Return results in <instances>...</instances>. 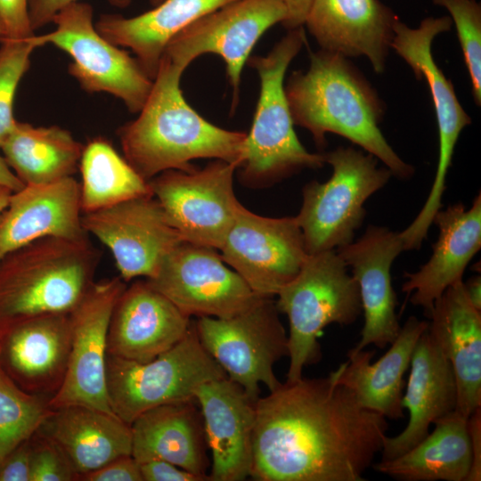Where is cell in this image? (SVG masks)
<instances>
[{"instance_id": "e0dca14e", "label": "cell", "mask_w": 481, "mask_h": 481, "mask_svg": "<svg viewBox=\"0 0 481 481\" xmlns=\"http://www.w3.org/2000/svg\"><path fill=\"white\" fill-rule=\"evenodd\" d=\"M450 16L428 17L412 29L398 20L394 26L391 48L412 68L419 78H425L430 90L438 126L439 152L435 179L428 198L418 214L423 223H431L441 209L445 177L461 131L471 124L461 105L452 82L434 61L431 45L435 37L451 29Z\"/></svg>"}, {"instance_id": "277c9868", "label": "cell", "mask_w": 481, "mask_h": 481, "mask_svg": "<svg viewBox=\"0 0 481 481\" xmlns=\"http://www.w3.org/2000/svg\"><path fill=\"white\" fill-rule=\"evenodd\" d=\"M100 252L89 239L45 237L0 260V336L46 314H69L94 283Z\"/></svg>"}, {"instance_id": "bcb514c9", "label": "cell", "mask_w": 481, "mask_h": 481, "mask_svg": "<svg viewBox=\"0 0 481 481\" xmlns=\"http://www.w3.org/2000/svg\"><path fill=\"white\" fill-rule=\"evenodd\" d=\"M465 294L470 304L481 312V277L474 276L463 282Z\"/></svg>"}, {"instance_id": "ffe728a7", "label": "cell", "mask_w": 481, "mask_h": 481, "mask_svg": "<svg viewBox=\"0 0 481 481\" xmlns=\"http://www.w3.org/2000/svg\"><path fill=\"white\" fill-rule=\"evenodd\" d=\"M194 397L211 452L209 480L246 479L252 464L257 401L227 377L204 382Z\"/></svg>"}, {"instance_id": "cb8c5ba5", "label": "cell", "mask_w": 481, "mask_h": 481, "mask_svg": "<svg viewBox=\"0 0 481 481\" xmlns=\"http://www.w3.org/2000/svg\"><path fill=\"white\" fill-rule=\"evenodd\" d=\"M433 224L439 229L437 241L427 263L406 273L402 291L428 318L436 300L451 285L462 280L464 271L481 247V195L470 208L461 203L438 210Z\"/></svg>"}, {"instance_id": "30bf717a", "label": "cell", "mask_w": 481, "mask_h": 481, "mask_svg": "<svg viewBox=\"0 0 481 481\" xmlns=\"http://www.w3.org/2000/svg\"><path fill=\"white\" fill-rule=\"evenodd\" d=\"M55 29L30 39L37 46L51 44L72 59L69 73L88 93L105 92L119 98L128 110L137 113L152 86V79L135 58L118 48L96 29L93 8L75 2L53 18Z\"/></svg>"}, {"instance_id": "60d3db41", "label": "cell", "mask_w": 481, "mask_h": 481, "mask_svg": "<svg viewBox=\"0 0 481 481\" xmlns=\"http://www.w3.org/2000/svg\"><path fill=\"white\" fill-rule=\"evenodd\" d=\"M140 464L143 481H204L205 478L173 463L151 460Z\"/></svg>"}, {"instance_id": "9a60e30c", "label": "cell", "mask_w": 481, "mask_h": 481, "mask_svg": "<svg viewBox=\"0 0 481 481\" xmlns=\"http://www.w3.org/2000/svg\"><path fill=\"white\" fill-rule=\"evenodd\" d=\"M126 287L122 278L94 282L69 314L71 343L63 382L49 407L84 405L114 413L107 393V336L114 306Z\"/></svg>"}, {"instance_id": "836d02e7", "label": "cell", "mask_w": 481, "mask_h": 481, "mask_svg": "<svg viewBox=\"0 0 481 481\" xmlns=\"http://www.w3.org/2000/svg\"><path fill=\"white\" fill-rule=\"evenodd\" d=\"M49 399L20 388L0 366V465L50 414Z\"/></svg>"}, {"instance_id": "7c38bea8", "label": "cell", "mask_w": 481, "mask_h": 481, "mask_svg": "<svg viewBox=\"0 0 481 481\" xmlns=\"http://www.w3.org/2000/svg\"><path fill=\"white\" fill-rule=\"evenodd\" d=\"M286 17L281 0H236L184 28L169 41L163 54L184 69L202 54L219 55L232 88L233 111L241 72L251 50L268 29L282 23Z\"/></svg>"}, {"instance_id": "44dd1931", "label": "cell", "mask_w": 481, "mask_h": 481, "mask_svg": "<svg viewBox=\"0 0 481 481\" xmlns=\"http://www.w3.org/2000/svg\"><path fill=\"white\" fill-rule=\"evenodd\" d=\"M70 343L69 314L33 317L0 336V366L20 388L50 400L63 382Z\"/></svg>"}, {"instance_id": "d590c367", "label": "cell", "mask_w": 481, "mask_h": 481, "mask_svg": "<svg viewBox=\"0 0 481 481\" xmlns=\"http://www.w3.org/2000/svg\"><path fill=\"white\" fill-rule=\"evenodd\" d=\"M447 9L454 22L469 74L472 94L481 103V5L476 0H433Z\"/></svg>"}, {"instance_id": "c3c4849f", "label": "cell", "mask_w": 481, "mask_h": 481, "mask_svg": "<svg viewBox=\"0 0 481 481\" xmlns=\"http://www.w3.org/2000/svg\"><path fill=\"white\" fill-rule=\"evenodd\" d=\"M6 35L5 27L4 25L3 20L0 18V37H4Z\"/></svg>"}, {"instance_id": "484cf974", "label": "cell", "mask_w": 481, "mask_h": 481, "mask_svg": "<svg viewBox=\"0 0 481 481\" xmlns=\"http://www.w3.org/2000/svg\"><path fill=\"white\" fill-rule=\"evenodd\" d=\"M428 330L451 363L457 387L455 410L469 418L481 407V312L460 281L436 300Z\"/></svg>"}, {"instance_id": "d6986e66", "label": "cell", "mask_w": 481, "mask_h": 481, "mask_svg": "<svg viewBox=\"0 0 481 481\" xmlns=\"http://www.w3.org/2000/svg\"><path fill=\"white\" fill-rule=\"evenodd\" d=\"M192 321L147 280L126 286L110 320L107 355L147 363L169 350Z\"/></svg>"}, {"instance_id": "5bb4252c", "label": "cell", "mask_w": 481, "mask_h": 481, "mask_svg": "<svg viewBox=\"0 0 481 481\" xmlns=\"http://www.w3.org/2000/svg\"><path fill=\"white\" fill-rule=\"evenodd\" d=\"M219 250L224 262L262 298L276 296L308 257L296 216H262L242 205Z\"/></svg>"}, {"instance_id": "7bdbcfd3", "label": "cell", "mask_w": 481, "mask_h": 481, "mask_svg": "<svg viewBox=\"0 0 481 481\" xmlns=\"http://www.w3.org/2000/svg\"><path fill=\"white\" fill-rule=\"evenodd\" d=\"M468 432L471 448V466L466 481L481 480V407L468 418Z\"/></svg>"}, {"instance_id": "4fadbf2b", "label": "cell", "mask_w": 481, "mask_h": 481, "mask_svg": "<svg viewBox=\"0 0 481 481\" xmlns=\"http://www.w3.org/2000/svg\"><path fill=\"white\" fill-rule=\"evenodd\" d=\"M224 264L217 249L183 240L146 280L189 317L228 318L262 297Z\"/></svg>"}, {"instance_id": "b9f144b4", "label": "cell", "mask_w": 481, "mask_h": 481, "mask_svg": "<svg viewBox=\"0 0 481 481\" xmlns=\"http://www.w3.org/2000/svg\"><path fill=\"white\" fill-rule=\"evenodd\" d=\"M0 481H30L29 440L19 445L1 463Z\"/></svg>"}, {"instance_id": "8992f818", "label": "cell", "mask_w": 481, "mask_h": 481, "mask_svg": "<svg viewBox=\"0 0 481 481\" xmlns=\"http://www.w3.org/2000/svg\"><path fill=\"white\" fill-rule=\"evenodd\" d=\"M289 320V364L286 381L301 379L305 367L322 357L318 342L331 324L354 323L362 314L359 287L336 250L308 255L299 273L276 295Z\"/></svg>"}, {"instance_id": "e575fe53", "label": "cell", "mask_w": 481, "mask_h": 481, "mask_svg": "<svg viewBox=\"0 0 481 481\" xmlns=\"http://www.w3.org/2000/svg\"><path fill=\"white\" fill-rule=\"evenodd\" d=\"M30 38L0 37V147L17 121L13 117L15 93L37 48Z\"/></svg>"}, {"instance_id": "74e56055", "label": "cell", "mask_w": 481, "mask_h": 481, "mask_svg": "<svg viewBox=\"0 0 481 481\" xmlns=\"http://www.w3.org/2000/svg\"><path fill=\"white\" fill-rule=\"evenodd\" d=\"M0 18L6 38L28 39L35 35L29 19L28 0H0Z\"/></svg>"}, {"instance_id": "8d00e7d4", "label": "cell", "mask_w": 481, "mask_h": 481, "mask_svg": "<svg viewBox=\"0 0 481 481\" xmlns=\"http://www.w3.org/2000/svg\"><path fill=\"white\" fill-rule=\"evenodd\" d=\"M29 444L30 481L79 480L68 458L47 436L37 431Z\"/></svg>"}, {"instance_id": "4dcf8cb0", "label": "cell", "mask_w": 481, "mask_h": 481, "mask_svg": "<svg viewBox=\"0 0 481 481\" xmlns=\"http://www.w3.org/2000/svg\"><path fill=\"white\" fill-rule=\"evenodd\" d=\"M433 425L420 443L395 458L381 460L375 470L400 481H466L472 461L468 418L453 410Z\"/></svg>"}, {"instance_id": "f546056e", "label": "cell", "mask_w": 481, "mask_h": 481, "mask_svg": "<svg viewBox=\"0 0 481 481\" xmlns=\"http://www.w3.org/2000/svg\"><path fill=\"white\" fill-rule=\"evenodd\" d=\"M236 0H162L135 17L101 15L95 28L117 46L130 48L144 72L153 79L169 41L202 16Z\"/></svg>"}, {"instance_id": "ee69618b", "label": "cell", "mask_w": 481, "mask_h": 481, "mask_svg": "<svg viewBox=\"0 0 481 481\" xmlns=\"http://www.w3.org/2000/svg\"><path fill=\"white\" fill-rule=\"evenodd\" d=\"M287 9V17L281 23L287 29L305 25L313 0H281Z\"/></svg>"}, {"instance_id": "83f0119b", "label": "cell", "mask_w": 481, "mask_h": 481, "mask_svg": "<svg viewBox=\"0 0 481 481\" xmlns=\"http://www.w3.org/2000/svg\"><path fill=\"white\" fill-rule=\"evenodd\" d=\"M130 425L131 455L138 463L161 460L209 480L203 420L195 400L152 408Z\"/></svg>"}, {"instance_id": "f6af8a7d", "label": "cell", "mask_w": 481, "mask_h": 481, "mask_svg": "<svg viewBox=\"0 0 481 481\" xmlns=\"http://www.w3.org/2000/svg\"><path fill=\"white\" fill-rule=\"evenodd\" d=\"M0 185L7 187L12 192L20 191L25 186L15 173L10 169L2 156H0Z\"/></svg>"}, {"instance_id": "8fae6325", "label": "cell", "mask_w": 481, "mask_h": 481, "mask_svg": "<svg viewBox=\"0 0 481 481\" xmlns=\"http://www.w3.org/2000/svg\"><path fill=\"white\" fill-rule=\"evenodd\" d=\"M237 168L215 159L201 169H170L149 181L154 198L183 240L222 248L241 207L233 190Z\"/></svg>"}, {"instance_id": "1f68e13d", "label": "cell", "mask_w": 481, "mask_h": 481, "mask_svg": "<svg viewBox=\"0 0 481 481\" xmlns=\"http://www.w3.org/2000/svg\"><path fill=\"white\" fill-rule=\"evenodd\" d=\"M84 145L57 126L16 121L2 143L4 159L25 185L51 183L72 176Z\"/></svg>"}, {"instance_id": "7dc6e473", "label": "cell", "mask_w": 481, "mask_h": 481, "mask_svg": "<svg viewBox=\"0 0 481 481\" xmlns=\"http://www.w3.org/2000/svg\"><path fill=\"white\" fill-rule=\"evenodd\" d=\"M13 192L9 188L0 185V215L7 207L9 199Z\"/></svg>"}, {"instance_id": "f35d334b", "label": "cell", "mask_w": 481, "mask_h": 481, "mask_svg": "<svg viewBox=\"0 0 481 481\" xmlns=\"http://www.w3.org/2000/svg\"><path fill=\"white\" fill-rule=\"evenodd\" d=\"M84 481H143L140 464L132 455L114 459L94 471L83 475Z\"/></svg>"}, {"instance_id": "2e32d148", "label": "cell", "mask_w": 481, "mask_h": 481, "mask_svg": "<svg viewBox=\"0 0 481 481\" xmlns=\"http://www.w3.org/2000/svg\"><path fill=\"white\" fill-rule=\"evenodd\" d=\"M82 225L112 253L120 277L153 278L183 239L154 196L129 200L82 214Z\"/></svg>"}, {"instance_id": "5b68a950", "label": "cell", "mask_w": 481, "mask_h": 481, "mask_svg": "<svg viewBox=\"0 0 481 481\" xmlns=\"http://www.w3.org/2000/svg\"><path fill=\"white\" fill-rule=\"evenodd\" d=\"M306 43L303 27L289 32L265 56L249 58L260 79L259 97L239 179L252 188L268 187L303 169L325 164L323 153L308 151L298 140L284 90V77L292 60Z\"/></svg>"}, {"instance_id": "6da1fadb", "label": "cell", "mask_w": 481, "mask_h": 481, "mask_svg": "<svg viewBox=\"0 0 481 481\" xmlns=\"http://www.w3.org/2000/svg\"><path fill=\"white\" fill-rule=\"evenodd\" d=\"M388 424L326 378L281 383L256 403L250 477L257 481H363Z\"/></svg>"}, {"instance_id": "9c48e42d", "label": "cell", "mask_w": 481, "mask_h": 481, "mask_svg": "<svg viewBox=\"0 0 481 481\" xmlns=\"http://www.w3.org/2000/svg\"><path fill=\"white\" fill-rule=\"evenodd\" d=\"M272 298H262L249 309L228 318L198 317L195 330L203 348L228 379L255 401L259 385L269 392L281 382L273 365L289 355L288 335Z\"/></svg>"}, {"instance_id": "3957f363", "label": "cell", "mask_w": 481, "mask_h": 481, "mask_svg": "<svg viewBox=\"0 0 481 481\" xmlns=\"http://www.w3.org/2000/svg\"><path fill=\"white\" fill-rule=\"evenodd\" d=\"M306 71H294L284 86L294 125L310 132L319 147L328 133L341 135L380 160L393 176L407 179L414 167L383 135L384 104L346 57L325 50L309 53Z\"/></svg>"}, {"instance_id": "ac0fdd59", "label": "cell", "mask_w": 481, "mask_h": 481, "mask_svg": "<svg viewBox=\"0 0 481 481\" xmlns=\"http://www.w3.org/2000/svg\"><path fill=\"white\" fill-rule=\"evenodd\" d=\"M336 251L358 284L364 318L361 338L350 350L360 351L370 345L386 347L401 330L391 277L395 259L404 251L400 232L369 225L358 240Z\"/></svg>"}, {"instance_id": "f1b7e54d", "label": "cell", "mask_w": 481, "mask_h": 481, "mask_svg": "<svg viewBox=\"0 0 481 481\" xmlns=\"http://www.w3.org/2000/svg\"><path fill=\"white\" fill-rule=\"evenodd\" d=\"M65 454L80 477L131 455V425L115 413L84 405L52 409L37 430Z\"/></svg>"}, {"instance_id": "7a4b0ae2", "label": "cell", "mask_w": 481, "mask_h": 481, "mask_svg": "<svg viewBox=\"0 0 481 481\" xmlns=\"http://www.w3.org/2000/svg\"><path fill=\"white\" fill-rule=\"evenodd\" d=\"M184 70L163 54L139 116L118 131L124 158L147 182L170 169L191 171L196 159L238 167L243 161L247 133L225 130L197 113L180 88Z\"/></svg>"}, {"instance_id": "7402d4cb", "label": "cell", "mask_w": 481, "mask_h": 481, "mask_svg": "<svg viewBox=\"0 0 481 481\" xmlns=\"http://www.w3.org/2000/svg\"><path fill=\"white\" fill-rule=\"evenodd\" d=\"M398 20L379 0H313L305 25L321 49L365 56L376 73H383Z\"/></svg>"}, {"instance_id": "ab89813d", "label": "cell", "mask_w": 481, "mask_h": 481, "mask_svg": "<svg viewBox=\"0 0 481 481\" xmlns=\"http://www.w3.org/2000/svg\"><path fill=\"white\" fill-rule=\"evenodd\" d=\"M78 0H28V13L32 29L35 31L53 22L62 9ZM111 5L125 8L132 0H107Z\"/></svg>"}, {"instance_id": "d6a6232c", "label": "cell", "mask_w": 481, "mask_h": 481, "mask_svg": "<svg viewBox=\"0 0 481 481\" xmlns=\"http://www.w3.org/2000/svg\"><path fill=\"white\" fill-rule=\"evenodd\" d=\"M79 169L82 214L153 196L149 182L104 138H94L84 146Z\"/></svg>"}, {"instance_id": "d4e9b609", "label": "cell", "mask_w": 481, "mask_h": 481, "mask_svg": "<svg viewBox=\"0 0 481 481\" xmlns=\"http://www.w3.org/2000/svg\"><path fill=\"white\" fill-rule=\"evenodd\" d=\"M456 404L457 387L451 363L427 329L415 346L402 398L409 421L401 433L385 437L381 460L395 458L412 448L429 433L431 425L455 410Z\"/></svg>"}, {"instance_id": "681fc988", "label": "cell", "mask_w": 481, "mask_h": 481, "mask_svg": "<svg viewBox=\"0 0 481 481\" xmlns=\"http://www.w3.org/2000/svg\"><path fill=\"white\" fill-rule=\"evenodd\" d=\"M153 4H159L162 0H151Z\"/></svg>"}, {"instance_id": "603a6c76", "label": "cell", "mask_w": 481, "mask_h": 481, "mask_svg": "<svg viewBox=\"0 0 481 481\" xmlns=\"http://www.w3.org/2000/svg\"><path fill=\"white\" fill-rule=\"evenodd\" d=\"M80 184L73 177L13 192L0 215V260L36 240L89 239L82 225Z\"/></svg>"}, {"instance_id": "ba28073f", "label": "cell", "mask_w": 481, "mask_h": 481, "mask_svg": "<svg viewBox=\"0 0 481 481\" xmlns=\"http://www.w3.org/2000/svg\"><path fill=\"white\" fill-rule=\"evenodd\" d=\"M106 377L112 412L131 424L152 408L195 400L201 384L227 376L203 348L192 322L177 344L150 362L107 355Z\"/></svg>"}, {"instance_id": "4316f807", "label": "cell", "mask_w": 481, "mask_h": 481, "mask_svg": "<svg viewBox=\"0 0 481 481\" xmlns=\"http://www.w3.org/2000/svg\"><path fill=\"white\" fill-rule=\"evenodd\" d=\"M428 322L410 316L388 351L371 363L374 351L349 350L348 361L331 371L330 378L348 388L360 404L386 419L404 418V376L410 368L415 346Z\"/></svg>"}, {"instance_id": "52a82bcc", "label": "cell", "mask_w": 481, "mask_h": 481, "mask_svg": "<svg viewBox=\"0 0 481 481\" xmlns=\"http://www.w3.org/2000/svg\"><path fill=\"white\" fill-rule=\"evenodd\" d=\"M332 175L324 183H307L297 221L308 255L336 250L354 240L362 225L366 200L393 176L379 167L378 159L354 147H338L323 153Z\"/></svg>"}]
</instances>
